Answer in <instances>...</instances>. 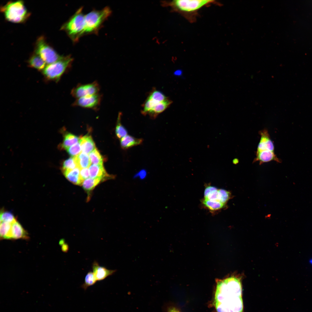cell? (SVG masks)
<instances>
[{"label": "cell", "mask_w": 312, "mask_h": 312, "mask_svg": "<svg viewBox=\"0 0 312 312\" xmlns=\"http://www.w3.org/2000/svg\"><path fill=\"white\" fill-rule=\"evenodd\" d=\"M214 303L217 312H243L240 279L231 277L218 282Z\"/></svg>", "instance_id": "6da1fadb"}, {"label": "cell", "mask_w": 312, "mask_h": 312, "mask_svg": "<svg viewBox=\"0 0 312 312\" xmlns=\"http://www.w3.org/2000/svg\"><path fill=\"white\" fill-rule=\"evenodd\" d=\"M161 5L169 7L174 12L181 14L190 21H194L197 12L202 8L206 5L218 3L211 0H174L162 1Z\"/></svg>", "instance_id": "7a4b0ae2"}, {"label": "cell", "mask_w": 312, "mask_h": 312, "mask_svg": "<svg viewBox=\"0 0 312 312\" xmlns=\"http://www.w3.org/2000/svg\"><path fill=\"white\" fill-rule=\"evenodd\" d=\"M0 10L7 21L14 23L25 22L31 14L23 1L20 0L9 1L1 7Z\"/></svg>", "instance_id": "3957f363"}, {"label": "cell", "mask_w": 312, "mask_h": 312, "mask_svg": "<svg viewBox=\"0 0 312 312\" xmlns=\"http://www.w3.org/2000/svg\"><path fill=\"white\" fill-rule=\"evenodd\" d=\"M82 11L83 7L80 8L61 27L74 42L85 35V15Z\"/></svg>", "instance_id": "277c9868"}, {"label": "cell", "mask_w": 312, "mask_h": 312, "mask_svg": "<svg viewBox=\"0 0 312 312\" xmlns=\"http://www.w3.org/2000/svg\"><path fill=\"white\" fill-rule=\"evenodd\" d=\"M111 13L110 8L107 7L100 10H93L85 15V35L97 34Z\"/></svg>", "instance_id": "5b68a950"}, {"label": "cell", "mask_w": 312, "mask_h": 312, "mask_svg": "<svg viewBox=\"0 0 312 312\" xmlns=\"http://www.w3.org/2000/svg\"><path fill=\"white\" fill-rule=\"evenodd\" d=\"M73 61L71 55L63 56L58 61L47 65L42 71L43 74L47 79L57 82L71 67Z\"/></svg>", "instance_id": "8992f818"}, {"label": "cell", "mask_w": 312, "mask_h": 312, "mask_svg": "<svg viewBox=\"0 0 312 312\" xmlns=\"http://www.w3.org/2000/svg\"><path fill=\"white\" fill-rule=\"evenodd\" d=\"M34 53L39 55L48 64L58 61L63 57L59 55L47 43L44 37L43 36L39 37L37 39Z\"/></svg>", "instance_id": "52a82bcc"}, {"label": "cell", "mask_w": 312, "mask_h": 312, "mask_svg": "<svg viewBox=\"0 0 312 312\" xmlns=\"http://www.w3.org/2000/svg\"><path fill=\"white\" fill-rule=\"evenodd\" d=\"M100 86L96 81L86 84H78L71 90L72 96L76 99L99 93Z\"/></svg>", "instance_id": "ba28073f"}, {"label": "cell", "mask_w": 312, "mask_h": 312, "mask_svg": "<svg viewBox=\"0 0 312 312\" xmlns=\"http://www.w3.org/2000/svg\"><path fill=\"white\" fill-rule=\"evenodd\" d=\"M102 98V95L99 93L76 99L72 105L97 111L99 109Z\"/></svg>", "instance_id": "9c48e42d"}, {"label": "cell", "mask_w": 312, "mask_h": 312, "mask_svg": "<svg viewBox=\"0 0 312 312\" xmlns=\"http://www.w3.org/2000/svg\"><path fill=\"white\" fill-rule=\"evenodd\" d=\"M260 138L256 152L262 151H274V143L271 140L268 130L266 129L259 132Z\"/></svg>", "instance_id": "30bf717a"}, {"label": "cell", "mask_w": 312, "mask_h": 312, "mask_svg": "<svg viewBox=\"0 0 312 312\" xmlns=\"http://www.w3.org/2000/svg\"><path fill=\"white\" fill-rule=\"evenodd\" d=\"M92 268L97 281L104 280L108 276L113 274L117 271L116 270H109L105 267L101 266L96 260L93 262Z\"/></svg>", "instance_id": "8fae6325"}, {"label": "cell", "mask_w": 312, "mask_h": 312, "mask_svg": "<svg viewBox=\"0 0 312 312\" xmlns=\"http://www.w3.org/2000/svg\"><path fill=\"white\" fill-rule=\"evenodd\" d=\"M273 161L280 162V159L275 155L274 151H262L256 152V157L254 159L253 162H259V164H262Z\"/></svg>", "instance_id": "7c38bea8"}, {"label": "cell", "mask_w": 312, "mask_h": 312, "mask_svg": "<svg viewBox=\"0 0 312 312\" xmlns=\"http://www.w3.org/2000/svg\"><path fill=\"white\" fill-rule=\"evenodd\" d=\"M11 232L12 239L28 240L29 239L27 232L17 221L12 224Z\"/></svg>", "instance_id": "4fadbf2b"}, {"label": "cell", "mask_w": 312, "mask_h": 312, "mask_svg": "<svg viewBox=\"0 0 312 312\" xmlns=\"http://www.w3.org/2000/svg\"><path fill=\"white\" fill-rule=\"evenodd\" d=\"M90 177L92 178L100 179L102 180L111 176L106 173L103 164H92L89 168Z\"/></svg>", "instance_id": "5bb4252c"}, {"label": "cell", "mask_w": 312, "mask_h": 312, "mask_svg": "<svg viewBox=\"0 0 312 312\" xmlns=\"http://www.w3.org/2000/svg\"><path fill=\"white\" fill-rule=\"evenodd\" d=\"M81 169L78 167L71 170H62L65 177L70 181L76 185H82L83 181L80 176Z\"/></svg>", "instance_id": "9a60e30c"}, {"label": "cell", "mask_w": 312, "mask_h": 312, "mask_svg": "<svg viewBox=\"0 0 312 312\" xmlns=\"http://www.w3.org/2000/svg\"><path fill=\"white\" fill-rule=\"evenodd\" d=\"M79 142L81 151L86 154H89L96 148L94 143L90 135H86L80 139Z\"/></svg>", "instance_id": "2e32d148"}, {"label": "cell", "mask_w": 312, "mask_h": 312, "mask_svg": "<svg viewBox=\"0 0 312 312\" xmlns=\"http://www.w3.org/2000/svg\"><path fill=\"white\" fill-rule=\"evenodd\" d=\"M28 63L30 67L40 71H42L47 66V64L43 60L35 53L30 57Z\"/></svg>", "instance_id": "e0dca14e"}, {"label": "cell", "mask_w": 312, "mask_h": 312, "mask_svg": "<svg viewBox=\"0 0 312 312\" xmlns=\"http://www.w3.org/2000/svg\"><path fill=\"white\" fill-rule=\"evenodd\" d=\"M143 141V140L142 139L136 138L127 135L121 139L120 144L123 149H126L140 145Z\"/></svg>", "instance_id": "ac0fdd59"}, {"label": "cell", "mask_w": 312, "mask_h": 312, "mask_svg": "<svg viewBox=\"0 0 312 312\" xmlns=\"http://www.w3.org/2000/svg\"><path fill=\"white\" fill-rule=\"evenodd\" d=\"M168 99L157 104L147 114L151 118H155L159 114L167 109L172 103Z\"/></svg>", "instance_id": "d6986e66"}, {"label": "cell", "mask_w": 312, "mask_h": 312, "mask_svg": "<svg viewBox=\"0 0 312 312\" xmlns=\"http://www.w3.org/2000/svg\"><path fill=\"white\" fill-rule=\"evenodd\" d=\"M78 167L80 169L89 167L91 163L88 155L84 152L75 156Z\"/></svg>", "instance_id": "ffe728a7"}, {"label": "cell", "mask_w": 312, "mask_h": 312, "mask_svg": "<svg viewBox=\"0 0 312 312\" xmlns=\"http://www.w3.org/2000/svg\"><path fill=\"white\" fill-rule=\"evenodd\" d=\"M79 140L76 136L70 133H66L64 135L63 142L60 145L61 148L66 150L78 142Z\"/></svg>", "instance_id": "44dd1931"}, {"label": "cell", "mask_w": 312, "mask_h": 312, "mask_svg": "<svg viewBox=\"0 0 312 312\" xmlns=\"http://www.w3.org/2000/svg\"><path fill=\"white\" fill-rule=\"evenodd\" d=\"M12 224L0 222V236L1 239H12Z\"/></svg>", "instance_id": "7402d4cb"}, {"label": "cell", "mask_w": 312, "mask_h": 312, "mask_svg": "<svg viewBox=\"0 0 312 312\" xmlns=\"http://www.w3.org/2000/svg\"><path fill=\"white\" fill-rule=\"evenodd\" d=\"M203 206L211 211L219 210L224 208L226 205L217 201H212L204 199L202 201Z\"/></svg>", "instance_id": "603a6c76"}, {"label": "cell", "mask_w": 312, "mask_h": 312, "mask_svg": "<svg viewBox=\"0 0 312 312\" xmlns=\"http://www.w3.org/2000/svg\"><path fill=\"white\" fill-rule=\"evenodd\" d=\"M102 180L98 178H89L85 180L82 185L83 189L86 191L89 192L93 189Z\"/></svg>", "instance_id": "cb8c5ba5"}, {"label": "cell", "mask_w": 312, "mask_h": 312, "mask_svg": "<svg viewBox=\"0 0 312 312\" xmlns=\"http://www.w3.org/2000/svg\"><path fill=\"white\" fill-rule=\"evenodd\" d=\"M122 114L119 113L117 118L116 125V134L117 137L121 139L127 135V131L121 122V117Z\"/></svg>", "instance_id": "d4e9b609"}, {"label": "cell", "mask_w": 312, "mask_h": 312, "mask_svg": "<svg viewBox=\"0 0 312 312\" xmlns=\"http://www.w3.org/2000/svg\"><path fill=\"white\" fill-rule=\"evenodd\" d=\"M96 281L93 272L90 271L86 274L84 283L81 285V287L84 290H86L88 287L94 284Z\"/></svg>", "instance_id": "484cf974"}, {"label": "cell", "mask_w": 312, "mask_h": 312, "mask_svg": "<svg viewBox=\"0 0 312 312\" xmlns=\"http://www.w3.org/2000/svg\"><path fill=\"white\" fill-rule=\"evenodd\" d=\"M92 164H103V159L99 151L95 148L88 154Z\"/></svg>", "instance_id": "4316f807"}, {"label": "cell", "mask_w": 312, "mask_h": 312, "mask_svg": "<svg viewBox=\"0 0 312 312\" xmlns=\"http://www.w3.org/2000/svg\"><path fill=\"white\" fill-rule=\"evenodd\" d=\"M148 97L158 103L162 102L168 99L162 92L155 89L150 92Z\"/></svg>", "instance_id": "83f0119b"}, {"label": "cell", "mask_w": 312, "mask_h": 312, "mask_svg": "<svg viewBox=\"0 0 312 312\" xmlns=\"http://www.w3.org/2000/svg\"><path fill=\"white\" fill-rule=\"evenodd\" d=\"M158 103L148 97L143 104V109L141 111L142 114L146 115Z\"/></svg>", "instance_id": "f1b7e54d"}, {"label": "cell", "mask_w": 312, "mask_h": 312, "mask_svg": "<svg viewBox=\"0 0 312 312\" xmlns=\"http://www.w3.org/2000/svg\"><path fill=\"white\" fill-rule=\"evenodd\" d=\"M16 221L13 214L9 212L2 211L0 213V222L12 224Z\"/></svg>", "instance_id": "f546056e"}, {"label": "cell", "mask_w": 312, "mask_h": 312, "mask_svg": "<svg viewBox=\"0 0 312 312\" xmlns=\"http://www.w3.org/2000/svg\"><path fill=\"white\" fill-rule=\"evenodd\" d=\"M78 167L75 156L65 160L63 163L62 170H71Z\"/></svg>", "instance_id": "4dcf8cb0"}, {"label": "cell", "mask_w": 312, "mask_h": 312, "mask_svg": "<svg viewBox=\"0 0 312 312\" xmlns=\"http://www.w3.org/2000/svg\"><path fill=\"white\" fill-rule=\"evenodd\" d=\"M67 153L72 156H75L79 154L81 151L79 142L71 146L66 149Z\"/></svg>", "instance_id": "1f68e13d"}, {"label": "cell", "mask_w": 312, "mask_h": 312, "mask_svg": "<svg viewBox=\"0 0 312 312\" xmlns=\"http://www.w3.org/2000/svg\"><path fill=\"white\" fill-rule=\"evenodd\" d=\"M220 201V203L226 205L227 202L230 198L231 194L229 192L225 190L219 189Z\"/></svg>", "instance_id": "d6a6232c"}, {"label": "cell", "mask_w": 312, "mask_h": 312, "mask_svg": "<svg viewBox=\"0 0 312 312\" xmlns=\"http://www.w3.org/2000/svg\"><path fill=\"white\" fill-rule=\"evenodd\" d=\"M80 176L81 179L83 181L89 178L90 177L89 169L88 168L81 169L80 172Z\"/></svg>", "instance_id": "836d02e7"}, {"label": "cell", "mask_w": 312, "mask_h": 312, "mask_svg": "<svg viewBox=\"0 0 312 312\" xmlns=\"http://www.w3.org/2000/svg\"><path fill=\"white\" fill-rule=\"evenodd\" d=\"M61 246V250L63 252L66 253L68 252L69 246L68 244L65 243Z\"/></svg>", "instance_id": "e575fe53"}, {"label": "cell", "mask_w": 312, "mask_h": 312, "mask_svg": "<svg viewBox=\"0 0 312 312\" xmlns=\"http://www.w3.org/2000/svg\"><path fill=\"white\" fill-rule=\"evenodd\" d=\"M167 312H180L175 307H170L169 309Z\"/></svg>", "instance_id": "d590c367"}, {"label": "cell", "mask_w": 312, "mask_h": 312, "mask_svg": "<svg viewBox=\"0 0 312 312\" xmlns=\"http://www.w3.org/2000/svg\"><path fill=\"white\" fill-rule=\"evenodd\" d=\"M182 73V71L180 70H178L176 71L174 73V74L176 76H181Z\"/></svg>", "instance_id": "8d00e7d4"}, {"label": "cell", "mask_w": 312, "mask_h": 312, "mask_svg": "<svg viewBox=\"0 0 312 312\" xmlns=\"http://www.w3.org/2000/svg\"><path fill=\"white\" fill-rule=\"evenodd\" d=\"M146 173L145 171H141L139 173V174H140V178H144L145 176Z\"/></svg>", "instance_id": "74e56055"}, {"label": "cell", "mask_w": 312, "mask_h": 312, "mask_svg": "<svg viewBox=\"0 0 312 312\" xmlns=\"http://www.w3.org/2000/svg\"><path fill=\"white\" fill-rule=\"evenodd\" d=\"M65 243V239H61L60 240L59 243V244L61 246H62Z\"/></svg>", "instance_id": "f35d334b"}, {"label": "cell", "mask_w": 312, "mask_h": 312, "mask_svg": "<svg viewBox=\"0 0 312 312\" xmlns=\"http://www.w3.org/2000/svg\"><path fill=\"white\" fill-rule=\"evenodd\" d=\"M310 263H311V264L312 265V259H311V260H310Z\"/></svg>", "instance_id": "ab89813d"}]
</instances>
